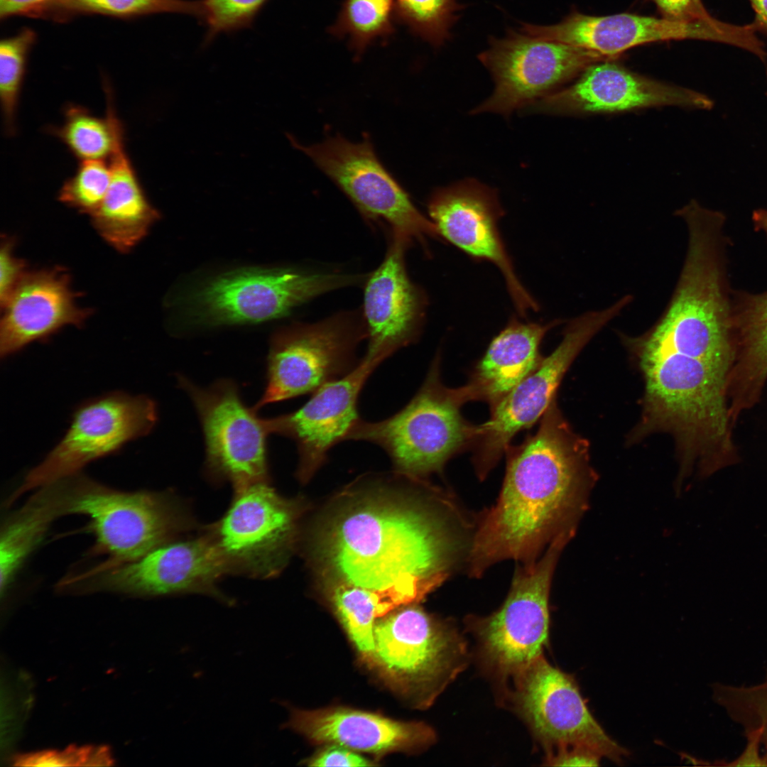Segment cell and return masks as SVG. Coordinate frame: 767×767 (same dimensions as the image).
<instances>
[{"mask_svg":"<svg viewBox=\"0 0 767 767\" xmlns=\"http://www.w3.org/2000/svg\"><path fill=\"white\" fill-rule=\"evenodd\" d=\"M351 494L317 533L324 584L362 588L393 609L421 600L467 555L465 522L450 501L430 504L381 486Z\"/></svg>","mask_w":767,"mask_h":767,"instance_id":"obj_1","label":"cell"},{"mask_svg":"<svg viewBox=\"0 0 767 767\" xmlns=\"http://www.w3.org/2000/svg\"><path fill=\"white\" fill-rule=\"evenodd\" d=\"M506 452L499 498L482 513L470 540L466 563L473 577L505 560L533 562L558 535L575 532L595 482L588 445L555 400L535 433Z\"/></svg>","mask_w":767,"mask_h":767,"instance_id":"obj_2","label":"cell"},{"mask_svg":"<svg viewBox=\"0 0 767 767\" xmlns=\"http://www.w3.org/2000/svg\"><path fill=\"white\" fill-rule=\"evenodd\" d=\"M676 214L687 226V254L670 301L649 331L673 343L727 346L734 338V319L727 277L725 217L695 200Z\"/></svg>","mask_w":767,"mask_h":767,"instance_id":"obj_3","label":"cell"},{"mask_svg":"<svg viewBox=\"0 0 767 767\" xmlns=\"http://www.w3.org/2000/svg\"><path fill=\"white\" fill-rule=\"evenodd\" d=\"M469 401L464 386L446 387L436 357L419 391L401 410L385 420L359 419L345 440L366 441L382 448L403 474L419 478L441 472L455 455L475 444L480 425L467 422L461 406Z\"/></svg>","mask_w":767,"mask_h":767,"instance_id":"obj_4","label":"cell"},{"mask_svg":"<svg viewBox=\"0 0 767 767\" xmlns=\"http://www.w3.org/2000/svg\"><path fill=\"white\" fill-rule=\"evenodd\" d=\"M64 481L65 514L89 518L91 553L108 557L102 565L135 560L193 527L186 507L170 494L121 491L80 473Z\"/></svg>","mask_w":767,"mask_h":767,"instance_id":"obj_5","label":"cell"},{"mask_svg":"<svg viewBox=\"0 0 767 767\" xmlns=\"http://www.w3.org/2000/svg\"><path fill=\"white\" fill-rule=\"evenodd\" d=\"M574 533H564L533 562L519 565L508 594L496 611L470 616L467 624L474 636L483 668L502 682L513 679L543 655L548 643L549 595L559 557Z\"/></svg>","mask_w":767,"mask_h":767,"instance_id":"obj_6","label":"cell"},{"mask_svg":"<svg viewBox=\"0 0 767 767\" xmlns=\"http://www.w3.org/2000/svg\"><path fill=\"white\" fill-rule=\"evenodd\" d=\"M372 661L394 684L428 705L464 669L466 641L455 625L415 604L376 621Z\"/></svg>","mask_w":767,"mask_h":767,"instance_id":"obj_7","label":"cell"},{"mask_svg":"<svg viewBox=\"0 0 767 767\" xmlns=\"http://www.w3.org/2000/svg\"><path fill=\"white\" fill-rule=\"evenodd\" d=\"M363 339L362 315L353 312L280 330L270 346L266 388L254 408L312 393L344 376L359 363L355 353Z\"/></svg>","mask_w":767,"mask_h":767,"instance_id":"obj_8","label":"cell"},{"mask_svg":"<svg viewBox=\"0 0 767 767\" xmlns=\"http://www.w3.org/2000/svg\"><path fill=\"white\" fill-rule=\"evenodd\" d=\"M489 43L478 59L491 75L494 89L472 114L489 112L508 116L555 92L589 66L616 60L520 30L509 29L503 38L491 37Z\"/></svg>","mask_w":767,"mask_h":767,"instance_id":"obj_9","label":"cell"},{"mask_svg":"<svg viewBox=\"0 0 767 767\" xmlns=\"http://www.w3.org/2000/svg\"><path fill=\"white\" fill-rule=\"evenodd\" d=\"M627 306L620 298L608 308L584 312L570 320L560 343L518 386L491 406L489 420L480 425L474 462L484 479L509 447L514 435L542 417L575 358L607 323Z\"/></svg>","mask_w":767,"mask_h":767,"instance_id":"obj_10","label":"cell"},{"mask_svg":"<svg viewBox=\"0 0 767 767\" xmlns=\"http://www.w3.org/2000/svg\"><path fill=\"white\" fill-rule=\"evenodd\" d=\"M157 420L156 404L143 395L112 392L82 404L63 437L28 472L9 505L26 492L79 474L92 461L148 435Z\"/></svg>","mask_w":767,"mask_h":767,"instance_id":"obj_11","label":"cell"},{"mask_svg":"<svg viewBox=\"0 0 767 767\" xmlns=\"http://www.w3.org/2000/svg\"><path fill=\"white\" fill-rule=\"evenodd\" d=\"M512 705L546 750L581 748L618 764L629 754L591 714L575 678L543 655L513 679Z\"/></svg>","mask_w":767,"mask_h":767,"instance_id":"obj_12","label":"cell"},{"mask_svg":"<svg viewBox=\"0 0 767 767\" xmlns=\"http://www.w3.org/2000/svg\"><path fill=\"white\" fill-rule=\"evenodd\" d=\"M366 278L292 268L244 269L210 281L194 303L200 317L210 324L256 323L283 317L295 307Z\"/></svg>","mask_w":767,"mask_h":767,"instance_id":"obj_13","label":"cell"},{"mask_svg":"<svg viewBox=\"0 0 767 767\" xmlns=\"http://www.w3.org/2000/svg\"><path fill=\"white\" fill-rule=\"evenodd\" d=\"M298 511L295 501L279 495L268 482H259L235 490L227 511L205 533L228 573L268 578L288 557Z\"/></svg>","mask_w":767,"mask_h":767,"instance_id":"obj_14","label":"cell"},{"mask_svg":"<svg viewBox=\"0 0 767 767\" xmlns=\"http://www.w3.org/2000/svg\"><path fill=\"white\" fill-rule=\"evenodd\" d=\"M342 190L369 219L384 222L392 232L411 242L425 245L428 239L439 238L433 222L415 207L408 194L377 158L368 136L359 143L341 136L329 137L311 146H303L289 136Z\"/></svg>","mask_w":767,"mask_h":767,"instance_id":"obj_15","label":"cell"},{"mask_svg":"<svg viewBox=\"0 0 767 767\" xmlns=\"http://www.w3.org/2000/svg\"><path fill=\"white\" fill-rule=\"evenodd\" d=\"M227 574L222 557L205 533L196 538L170 541L133 561L99 564L70 578V588L135 597L202 593L223 599L217 584Z\"/></svg>","mask_w":767,"mask_h":767,"instance_id":"obj_16","label":"cell"},{"mask_svg":"<svg viewBox=\"0 0 767 767\" xmlns=\"http://www.w3.org/2000/svg\"><path fill=\"white\" fill-rule=\"evenodd\" d=\"M179 382L199 415L210 477L232 483L234 490L268 482L267 421L245 406L237 386L225 379L202 388L183 376Z\"/></svg>","mask_w":767,"mask_h":767,"instance_id":"obj_17","label":"cell"},{"mask_svg":"<svg viewBox=\"0 0 767 767\" xmlns=\"http://www.w3.org/2000/svg\"><path fill=\"white\" fill-rule=\"evenodd\" d=\"M439 238L469 257L495 266L521 316L538 308L516 275L499 229L503 216L497 192L469 178L435 190L428 202Z\"/></svg>","mask_w":767,"mask_h":767,"instance_id":"obj_18","label":"cell"},{"mask_svg":"<svg viewBox=\"0 0 767 767\" xmlns=\"http://www.w3.org/2000/svg\"><path fill=\"white\" fill-rule=\"evenodd\" d=\"M521 31L543 39L582 48L618 59L634 47L651 43L698 40L744 48L750 40L746 25L719 19L712 22L681 23L663 17L616 13L592 16L572 11L551 25L521 23Z\"/></svg>","mask_w":767,"mask_h":767,"instance_id":"obj_19","label":"cell"},{"mask_svg":"<svg viewBox=\"0 0 767 767\" xmlns=\"http://www.w3.org/2000/svg\"><path fill=\"white\" fill-rule=\"evenodd\" d=\"M382 362L364 355L344 376L315 392L297 410L266 419L270 433L293 440L298 453L297 477L309 481L325 463L330 450L346 440L360 419L358 401L367 379Z\"/></svg>","mask_w":767,"mask_h":767,"instance_id":"obj_20","label":"cell"},{"mask_svg":"<svg viewBox=\"0 0 767 767\" xmlns=\"http://www.w3.org/2000/svg\"><path fill=\"white\" fill-rule=\"evenodd\" d=\"M572 85L524 109L545 114L616 112L665 105L710 109L713 101L700 92L641 75L603 61L587 67Z\"/></svg>","mask_w":767,"mask_h":767,"instance_id":"obj_21","label":"cell"},{"mask_svg":"<svg viewBox=\"0 0 767 767\" xmlns=\"http://www.w3.org/2000/svg\"><path fill=\"white\" fill-rule=\"evenodd\" d=\"M411 243L391 232L384 260L365 280L362 317L369 358L384 361L420 333L426 298L406 270L405 253Z\"/></svg>","mask_w":767,"mask_h":767,"instance_id":"obj_22","label":"cell"},{"mask_svg":"<svg viewBox=\"0 0 767 767\" xmlns=\"http://www.w3.org/2000/svg\"><path fill=\"white\" fill-rule=\"evenodd\" d=\"M75 297L62 270L26 272L1 305V358L44 340L65 326L83 325L90 310L80 307Z\"/></svg>","mask_w":767,"mask_h":767,"instance_id":"obj_23","label":"cell"},{"mask_svg":"<svg viewBox=\"0 0 767 767\" xmlns=\"http://www.w3.org/2000/svg\"><path fill=\"white\" fill-rule=\"evenodd\" d=\"M287 726L311 741L381 754L424 749L435 739L422 722H403L349 708L291 709Z\"/></svg>","mask_w":767,"mask_h":767,"instance_id":"obj_24","label":"cell"},{"mask_svg":"<svg viewBox=\"0 0 767 767\" xmlns=\"http://www.w3.org/2000/svg\"><path fill=\"white\" fill-rule=\"evenodd\" d=\"M560 321L543 324L511 319L491 340L464 386L469 401L493 406L518 386L540 364L542 340Z\"/></svg>","mask_w":767,"mask_h":767,"instance_id":"obj_25","label":"cell"},{"mask_svg":"<svg viewBox=\"0 0 767 767\" xmlns=\"http://www.w3.org/2000/svg\"><path fill=\"white\" fill-rule=\"evenodd\" d=\"M109 164V186L90 215L92 224L109 244L125 253L146 235L160 214L148 200L126 151L114 152Z\"/></svg>","mask_w":767,"mask_h":767,"instance_id":"obj_26","label":"cell"},{"mask_svg":"<svg viewBox=\"0 0 767 767\" xmlns=\"http://www.w3.org/2000/svg\"><path fill=\"white\" fill-rule=\"evenodd\" d=\"M732 306L735 354L727 389L735 403L750 408L767 379V291L738 293Z\"/></svg>","mask_w":767,"mask_h":767,"instance_id":"obj_27","label":"cell"},{"mask_svg":"<svg viewBox=\"0 0 767 767\" xmlns=\"http://www.w3.org/2000/svg\"><path fill=\"white\" fill-rule=\"evenodd\" d=\"M63 481L45 485L5 522L0 538V587L8 589L27 557L43 539L50 524L65 515Z\"/></svg>","mask_w":767,"mask_h":767,"instance_id":"obj_28","label":"cell"},{"mask_svg":"<svg viewBox=\"0 0 767 767\" xmlns=\"http://www.w3.org/2000/svg\"><path fill=\"white\" fill-rule=\"evenodd\" d=\"M326 597L358 651L371 660L376 619L393 609L379 595L343 583L324 584Z\"/></svg>","mask_w":767,"mask_h":767,"instance_id":"obj_29","label":"cell"},{"mask_svg":"<svg viewBox=\"0 0 767 767\" xmlns=\"http://www.w3.org/2000/svg\"><path fill=\"white\" fill-rule=\"evenodd\" d=\"M712 693L716 704L743 730L746 741L758 746L760 751L764 750L762 756L767 766V669L759 682H716Z\"/></svg>","mask_w":767,"mask_h":767,"instance_id":"obj_30","label":"cell"},{"mask_svg":"<svg viewBox=\"0 0 767 767\" xmlns=\"http://www.w3.org/2000/svg\"><path fill=\"white\" fill-rule=\"evenodd\" d=\"M393 0H344L329 32L347 36L359 59L366 48L379 38L386 40L395 31Z\"/></svg>","mask_w":767,"mask_h":767,"instance_id":"obj_31","label":"cell"},{"mask_svg":"<svg viewBox=\"0 0 767 767\" xmlns=\"http://www.w3.org/2000/svg\"><path fill=\"white\" fill-rule=\"evenodd\" d=\"M64 121L46 131L58 138L80 161L109 158L113 147L110 121L92 114L87 108L69 103L64 107Z\"/></svg>","mask_w":767,"mask_h":767,"instance_id":"obj_32","label":"cell"},{"mask_svg":"<svg viewBox=\"0 0 767 767\" xmlns=\"http://www.w3.org/2000/svg\"><path fill=\"white\" fill-rule=\"evenodd\" d=\"M201 15V1L186 0H54L36 16L55 19L77 14H102L119 18L156 13Z\"/></svg>","mask_w":767,"mask_h":767,"instance_id":"obj_33","label":"cell"},{"mask_svg":"<svg viewBox=\"0 0 767 767\" xmlns=\"http://www.w3.org/2000/svg\"><path fill=\"white\" fill-rule=\"evenodd\" d=\"M36 33L24 28L0 43V100L4 129L13 136L16 131V115L26 69L28 52Z\"/></svg>","mask_w":767,"mask_h":767,"instance_id":"obj_34","label":"cell"},{"mask_svg":"<svg viewBox=\"0 0 767 767\" xmlns=\"http://www.w3.org/2000/svg\"><path fill=\"white\" fill-rule=\"evenodd\" d=\"M394 18L435 48L450 38L462 5L457 0H393Z\"/></svg>","mask_w":767,"mask_h":767,"instance_id":"obj_35","label":"cell"},{"mask_svg":"<svg viewBox=\"0 0 767 767\" xmlns=\"http://www.w3.org/2000/svg\"><path fill=\"white\" fill-rule=\"evenodd\" d=\"M110 176L109 165L105 160L80 161L74 175L60 189L58 199L81 213L91 215L106 196Z\"/></svg>","mask_w":767,"mask_h":767,"instance_id":"obj_36","label":"cell"},{"mask_svg":"<svg viewBox=\"0 0 767 767\" xmlns=\"http://www.w3.org/2000/svg\"><path fill=\"white\" fill-rule=\"evenodd\" d=\"M201 15L210 38L249 26L267 0H200Z\"/></svg>","mask_w":767,"mask_h":767,"instance_id":"obj_37","label":"cell"},{"mask_svg":"<svg viewBox=\"0 0 767 767\" xmlns=\"http://www.w3.org/2000/svg\"><path fill=\"white\" fill-rule=\"evenodd\" d=\"M16 765L28 766H102L111 761L104 748H69L62 751H48L22 756Z\"/></svg>","mask_w":767,"mask_h":767,"instance_id":"obj_38","label":"cell"},{"mask_svg":"<svg viewBox=\"0 0 767 767\" xmlns=\"http://www.w3.org/2000/svg\"><path fill=\"white\" fill-rule=\"evenodd\" d=\"M661 17L681 23L712 22L717 18L706 9L702 0H650Z\"/></svg>","mask_w":767,"mask_h":767,"instance_id":"obj_39","label":"cell"},{"mask_svg":"<svg viewBox=\"0 0 767 767\" xmlns=\"http://www.w3.org/2000/svg\"><path fill=\"white\" fill-rule=\"evenodd\" d=\"M13 242L4 239L0 251V301L1 305L6 301L21 278L26 273V265L23 260L13 254Z\"/></svg>","mask_w":767,"mask_h":767,"instance_id":"obj_40","label":"cell"},{"mask_svg":"<svg viewBox=\"0 0 767 767\" xmlns=\"http://www.w3.org/2000/svg\"><path fill=\"white\" fill-rule=\"evenodd\" d=\"M312 766H369V759L344 746L333 744L309 761Z\"/></svg>","mask_w":767,"mask_h":767,"instance_id":"obj_41","label":"cell"},{"mask_svg":"<svg viewBox=\"0 0 767 767\" xmlns=\"http://www.w3.org/2000/svg\"><path fill=\"white\" fill-rule=\"evenodd\" d=\"M602 757L598 754L581 748H570L559 750L546 755L548 765L554 766H597Z\"/></svg>","mask_w":767,"mask_h":767,"instance_id":"obj_42","label":"cell"},{"mask_svg":"<svg viewBox=\"0 0 767 767\" xmlns=\"http://www.w3.org/2000/svg\"><path fill=\"white\" fill-rule=\"evenodd\" d=\"M54 0H0V17L6 18L16 15L36 16Z\"/></svg>","mask_w":767,"mask_h":767,"instance_id":"obj_43","label":"cell"},{"mask_svg":"<svg viewBox=\"0 0 767 767\" xmlns=\"http://www.w3.org/2000/svg\"><path fill=\"white\" fill-rule=\"evenodd\" d=\"M754 11L752 22L758 33L767 36V0H749Z\"/></svg>","mask_w":767,"mask_h":767,"instance_id":"obj_44","label":"cell"},{"mask_svg":"<svg viewBox=\"0 0 767 767\" xmlns=\"http://www.w3.org/2000/svg\"><path fill=\"white\" fill-rule=\"evenodd\" d=\"M752 219L757 230H762L767 235V210H756L753 212Z\"/></svg>","mask_w":767,"mask_h":767,"instance_id":"obj_45","label":"cell"},{"mask_svg":"<svg viewBox=\"0 0 767 767\" xmlns=\"http://www.w3.org/2000/svg\"><path fill=\"white\" fill-rule=\"evenodd\" d=\"M764 64H765V65H766V64H767V62H766V63H764Z\"/></svg>","mask_w":767,"mask_h":767,"instance_id":"obj_46","label":"cell"}]
</instances>
